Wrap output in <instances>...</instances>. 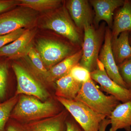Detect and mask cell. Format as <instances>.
Returning <instances> with one entry per match:
<instances>
[{"instance_id": "obj_16", "label": "cell", "mask_w": 131, "mask_h": 131, "mask_svg": "<svg viewBox=\"0 0 131 131\" xmlns=\"http://www.w3.org/2000/svg\"><path fill=\"white\" fill-rule=\"evenodd\" d=\"M112 27V38L118 37L121 33H131V1L125 0L124 5L117 9Z\"/></svg>"}, {"instance_id": "obj_29", "label": "cell", "mask_w": 131, "mask_h": 131, "mask_svg": "<svg viewBox=\"0 0 131 131\" xmlns=\"http://www.w3.org/2000/svg\"><path fill=\"white\" fill-rule=\"evenodd\" d=\"M110 120L108 118H106L101 122L99 127V131H106L108 125H110Z\"/></svg>"}, {"instance_id": "obj_7", "label": "cell", "mask_w": 131, "mask_h": 131, "mask_svg": "<svg viewBox=\"0 0 131 131\" xmlns=\"http://www.w3.org/2000/svg\"><path fill=\"white\" fill-rule=\"evenodd\" d=\"M37 20V12L20 6L0 14V35L20 29L30 28Z\"/></svg>"}, {"instance_id": "obj_18", "label": "cell", "mask_w": 131, "mask_h": 131, "mask_svg": "<svg viewBox=\"0 0 131 131\" xmlns=\"http://www.w3.org/2000/svg\"><path fill=\"white\" fill-rule=\"evenodd\" d=\"M56 82V97L69 100H75L82 84L69 74L57 80Z\"/></svg>"}, {"instance_id": "obj_8", "label": "cell", "mask_w": 131, "mask_h": 131, "mask_svg": "<svg viewBox=\"0 0 131 131\" xmlns=\"http://www.w3.org/2000/svg\"><path fill=\"white\" fill-rule=\"evenodd\" d=\"M12 68L17 82L15 95L34 96L41 101H45L49 96L44 88L24 67L19 64L14 63Z\"/></svg>"}, {"instance_id": "obj_27", "label": "cell", "mask_w": 131, "mask_h": 131, "mask_svg": "<svg viewBox=\"0 0 131 131\" xmlns=\"http://www.w3.org/2000/svg\"><path fill=\"white\" fill-rule=\"evenodd\" d=\"M19 0H0V14L19 6Z\"/></svg>"}, {"instance_id": "obj_30", "label": "cell", "mask_w": 131, "mask_h": 131, "mask_svg": "<svg viewBox=\"0 0 131 131\" xmlns=\"http://www.w3.org/2000/svg\"><path fill=\"white\" fill-rule=\"evenodd\" d=\"M7 131H19L15 127L10 126L7 128Z\"/></svg>"}, {"instance_id": "obj_26", "label": "cell", "mask_w": 131, "mask_h": 131, "mask_svg": "<svg viewBox=\"0 0 131 131\" xmlns=\"http://www.w3.org/2000/svg\"><path fill=\"white\" fill-rule=\"evenodd\" d=\"M27 29L20 28L5 35H0V49L20 37Z\"/></svg>"}, {"instance_id": "obj_5", "label": "cell", "mask_w": 131, "mask_h": 131, "mask_svg": "<svg viewBox=\"0 0 131 131\" xmlns=\"http://www.w3.org/2000/svg\"><path fill=\"white\" fill-rule=\"evenodd\" d=\"M35 47L45 66L50 69L81 49L61 40L46 38L38 39Z\"/></svg>"}, {"instance_id": "obj_23", "label": "cell", "mask_w": 131, "mask_h": 131, "mask_svg": "<svg viewBox=\"0 0 131 131\" xmlns=\"http://www.w3.org/2000/svg\"><path fill=\"white\" fill-rule=\"evenodd\" d=\"M69 74L75 80L82 83L91 79L90 72L79 63L73 67Z\"/></svg>"}, {"instance_id": "obj_24", "label": "cell", "mask_w": 131, "mask_h": 131, "mask_svg": "<svg viewBox=\"0 0 131 131\" xmlns=\"http://www.w3.org/2000/svg\"><path fill=\"white\" fill-rule=\"evenodd\" d=\"M118 66L119 72L128 89L131 90V58Z\"/></svg>"}, {"instance_id": "obj_31", "label": "cell", "mask_w": 131, "mask_h": 131, "mask_svg": "<svg viewBox=\"0 0 131 131\" xmlns=\"http://www.w3.org/2000/svg\"><path fill=\"white\" fill-rule=\"evenodd\" d=\"M129 43H130V45L131 46V33H130V35H129Z\"/></svg>"}, {"instance_id": "obj_11", "label": "cell", "mask_w": 131, "mask_h": 131, "mask_svg": "<svg viewBox=\"0 0 131 131\" xmlns=\"http://www.w3.org/2000/svg\"><path fill=\"white\" fill-rule=\"evenodd\" d=\"M35 34L34 30L27 29L16 40L0 49V57L15 59L27 56L33 47Z\"/></svg>"}, {"instance_id": "obj_15", "label": "cell", "mask_w": 131, "mask_h": 131, "mask_svg": "<svg viewBox=\"0 0 131 131\" xmlns=\"http://www.w3.org/2000/svg\"><path fill=\"white\" fill-rule=\"evenodd\" d=\"M82 55L81 48L77 52L50 68L45 79L49 82H56L61 78L69 74L73 67L79 63Z\"/></svg>"}, {"instance_id": "obj_17", "label": "cell", "mask_w": 131, "mask_h": 131, "mask_svg": "<svg viewBox=\"0 0 131 131\" xmlns=\"http://www.w3.org/2000/svg\"><path fill=\"white\" fill-rule=\"evenodd\" d=\"M67 116V112L63 110L53 117L30 123L27 128L30 131H64Z\"/></svg>"}, {"instance_id": "obj_13", "label": "cell", "mask_w": 131, "mask_h": 131, "mask_svg": "<svg viewBox=\"0 0 131 131\" xmlns=\"http://www.w3.org/2000/svg\"><path fill=\"white\" fill-rule=\"evenodd\" d=\"M124 0H91L90 3L95 12L93 21L95 26L101 21H105L109 28L112 27L115 10L124 5Z\"/></svg>"}, {"instance_id": "obj_22", "label": "cell", "mask_w": 131, "mask_h": 131, "mask_svg": "<svg viewBox=\"0 0 131 131\" xmlns=\"http://www.w3.org/2000/svg\"><path fill=\"white\" fill-rule=\"evenodd\" d=\"M27 56L34 69L44 78H45L48 70L45 66L39 53L36 49L32 47Z\"/></svg>"}, {"instance_id": "obj_4", "label": "cell", "mask_w": 131, "mask_h": 131, "mask_svg": "<svg viewBox=\"0 0 131 131\" xmlns=\"http://www.w3.org/2000/svg\"><path fill=\"white\" fill-rule=\"evenodd\" d=\"M106 29L103 24L99 28H95L93 25L84 27L82 46V55L79 64L90 73L96 69Z\"/></svg>"}, {"instance_id": "obj_1", "label": "cell", "mask_w": 131, "mask_h": 131, "mask_svg": "<svg viewBox=\"0 0 131 131\" xmlns=\"http://www.w3.org/2000/svg\"><path fill=\"white\" fill-rule=\"evenodd\" d=\"M61 112L53 102H43L34 96L24 95L19 98L10 117L20 121L34 122L53 117Z\"/></svg>"}, {"instance_id": "obj_14", "label": "cell", "mask_w": 131, "mask_h": 131, "mask_svg": "<svg viewBox=\"0 0 131 131\" xmlns=\"http://www.w3.org/2000/svg\"><path fill=\"white\" fill-rule=\"evenodd\" d=\"M108 118L111 125L109 131H131V100L118 105Z\"/></svg>"}, {"instance_id": "obj_20", "label": "cell", "mask_w": 131, "mask_h": 131, "mask_svg": "<svg viewBox=\"0 0 131 131\" xmlns=\"http://www.w3.org/2000/svg\"><path fill=\"white\" fill-rule=\"evenodd\" d=\"M62 1L60 0H19V6L36 12H44L57 9L61 6Z\"/></svg>"}, {"instance_id": "obj_3", "label": "cell", "mask_w": 131, "mask_h": 131, "mask_svg": "<svg viewBox=\"0 0 131 131\" xmlns=\"http://www.w3.org/2000/svg\"><path fill=\"white\" fill-rule=\"evenodd\" d=\"M75 100L108 118L114 109L121 103L113 95H105L98 89L91 79L82 83Z\"/></svg>"}, {"instance_id": "obj_25", "label": "cell", "mask_w": 131, "mask_h": 131, "mask_svg": "<svg viewBox=\"0 0 131 131\" xmlns=\"http://www.w3.org/2000/svg\"><path fill=\"white\" fill-rule=\"evenodd\" d=\"M8 65L7 62H0V100L5 98L7 86Z\"/></svg>"}, {"instance_id": "obj_10", "label": "cell", "mask_w": 131, "mask_h": 131, "mask_svg": "<svg viewBox=\"0 0 131 131\" xmlns=\"http://www.w3.org/2000/svg\"><path fill=\"white\" fill-rule=\"evenodd\" d=\"M112 31L106 28L103 44L101 49L98 59L102 64L108 75L113 81L125 88L126 84L122 80L119 72L118 66L115 60L112 49Z\"/></svg>"}, {"instance_id": "obj_19", "label": "cell", "mask_w": 131, "mask_h": 131, "mask_svg": "<svg viewBox=\"0 0 131 131\" xmlns=\"http://www.w3.org/2000/svg\"><path fill=\"white\" fill-rule=\"evenodd\" d=\"M130 33L128 31L123 32L118 37L112 38V50L117 65L131 58V46L129 42Z\"/></svg>"}, {"instance_id": "obj_9", "label": "cell", "mask_w": 131, "mask_h": 131, "mask_svg": "<svg viewBox=\"0 0 131 131\" xmlns=\"http://www.w3.org/2000/svg\"><path fill=\"white\" fill-rule=\"evenodd\" d=\"M91 79L100 85L101 89L113 95L122 103L131 100V90L120 86L108 75L98 59L96 69L90 73Z\"/></svg>"}, {"instance_id": "obj_28", "label": "cell", "mask_w": 131, "mask_h": 131, "mask_svg": "<svg viewBox=\"0 0 131 131\" xmlns=\"http://www.w3.org/2000/svg\"><path fill=\"white\" fill-rule=\"evenodd\" d=\"M65 131H84L75 121H66Z\"/></svg>"}, {"instance_id": "obj_12", "label": "cell", "mask_w": 131, "mask_h": 131, "mask_svg": "<svg viewBox=\"0 0 131 131\" xmlns=\"http://www.w3.org/2000/svg\"><path fill=\"white\" fill-rule=\"evenodd\" d=\"M65 6L73 22L80 30L83 31L85 26L92 25L93 16L89 1L70 0Z\"/></svg>"}, {"instance_id": "obj_6", "label": "cell", "mask_w": 131, "mask_h": 131, "mask_svg": "<svg viewBox=\"0 0 131 131\" xmlns=\"http://www.w3.org/2000/svg\"><path fill=\"white\" fill-rule=\"evenodd\" d=\"M56 99L70 113L84 131H99L101 122L106 118L79 101L57 97Z\"/></svg>"}, {"instance_id": "obj_21", "label": "cell", "mask_w": 131, "mask_h": 131, "mask_svg": "<svg viewBox=\"0 0 131 131\" xmlns=\"http://www.w3.org/2000/svg\"><path fill=\"white\" fill-rule=\"evenodd\" d=\"M18 99V95H15L3 103H0V131H5L6 123Z\"/></svg>"}, {"instance_id": "obj_2", "label": "cell", "mask_w": 131, "mask_h": 131, "mask_svg": "<svg viewBox=\"0 0 131 131\" xmlns=\"http://www.w3.org/2000/svg\"><path fill=\"white\" fill-rule=\"evenodd\" d=\"M42 27L54 31L82 48L83 38V31L73 22L65 5L54 9L46 16L42 22Z\"/></svg>"}]
</instances>
